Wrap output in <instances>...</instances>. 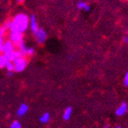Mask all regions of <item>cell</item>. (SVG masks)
<instances>
[{
    "instance_id": "cell-1",
    "label": "cell",
    "mask_w": 128,
    "mask_h": 128,
    "mask_svg": "<svg viewBox=\"0 0 128 128\" xmlns=\"http://www.w3.org/2000/svg\"><path fill=\"white\" fill-rule=\"evenodd\" d=\"M30 18L28 15L24 14H19L16 15L10 23V33H24L25 32L29 26Z\"/></svg>"
},
{
    "instance_id": "cell-2",
    "label": "cell",
    "mask_w": 128,
    "mask_h": 128,
    "mask_svg": "<svg viewBox=\"0 0 128 128\" xmlns=\"http://www.w3.org/2000/svg\"><path fill=\"white\" fill-rule=\"evenodd\" d=\"M14 51V44L10 40H8L4 42L2 53L6 56V57L9 61H12V56Z\"/></svg>"
},
{
    "instance_id": "cell-3",
    "label": "cell",
    "mask_w": 128,
    "mask_h": 128,
    "mask_svg": "<svg viewBox=\"0 0 128 128\" xmlns=\"http://www.w3.org/2000/svg\"><path fill=\"white\" fill-rule=\"evenodd\" d=\"M14 63V70L16 72H22L27 66L28 62L24 56L19 57L15 60L12 61Z\"/></svg>"
},
{
    "instance_id": "cell-4",
    "label": "cell",
    "mask_w": 128,
    "mask_h": 128,
    "mask_svg": "<svg viewBox=\"0 0 128 128\" xmlns=\"http://www.w3.org/2000/svg\"><path fill=\"white\" fill-rule=\"evenodd\" d=\"M36 38V41L38 44H43L46 40L47 39V33L46 31L42 29V28H38V30L34 34Z\"/></svg>"
},
{
    "instance_id": "cell-5",
    "label": "cell",
    "mask_w": 128,
    "mask_h": 128,
    "mask_svg": "<svg viewBox=\"0 0 128 128\" xmlns=\"http://www.w3.org/2000/svg\"><path fill=\"white\" fill-rule=\"evenodd\" d=\"M10 40L14 44V46H19V44H20L21 42H23V34L22 33H10Z\"/></svg>"
},
{
    "instance_id": "cell-6",
    "label": "cell",
    "mask_w": 128,
    "mask_h": 128,
    "mask_svg": "<svg viewBox=\"0 0 128 128\" xmlns=\"http://www.w3.org/2000/svg\"><path fill=\"white\" fill-rule=\"evenodd\" d=\"M30 30L31 31L33 32V34H34L35 32L38 30V22L36 20V17L34 14H32L30 16Z\"/></svg>"
},
{
    "instance_id": "cell-7",
    "label": "cell",
    "mask_w": 128,
    "mask_h": 128,
    "mask_svg": "<svg viewBox=\"0 0 128 128\" xmlns=\"http://www.w3.org/2000/svg\"><path fill=\"white\" fill-rule=\"evenodd\" d=\"M127 105L125 102H123L118 108L117 110H116V115L118 116H124V115L126 114V112H127Z\"/></svg>"
},
{
    "instance_id": "cell-8",
    "label": "cell",
    "mask_w": 128,
    "mask_h": 128,
    "mask_svg": "<svg viewBox=\"0 0 128 128\" xmlns=\"http://www.w3.org/2000/svg\"><path fill=\"white\" fill-rule=\"evenodd\" d=\"M28 106L25 103H22L20 106V107L18 108L16 114L18 116H23L28 112Z\"/></svg>"
},
{
    "instance_id": "cell-9",
    "label": "cell",
    "mask_w": 128,
    "mask_h": 128,
    "mask_svg": "<svg viewBox=\"0 0 128 128\" xmlns=\"http://www.w3.org/2000/svg\"><path fill=\"white\" fill-rule=\"evenodd\" d=\"M76 7L78 10H84L85 12H89L91 10V6L84 1H80L76 3Z\"/></svg>"
},
{
    "instance_id": "cell-10",
    "label": "cell",
    "mask_w": 128,
    "mask_h": 128,
    "mask_svg": "<svg viewBox=\"0 0 128 128\" xmlns=\"http://www.w3.org/2000/svg\"><path fill=\"white\" fill-rule=\"evenodd\" d=\"M6 31V30L3 26L2 28H0V52H2L3 46H4V42H5L3 40V34H5Z\"/></svg>"
},
{
    "instance_id": "cell-11",
    "label": "cell",
    "mask_w": 128,
    "mask_h": 128,
    "mask_svg": "<svg viewBox=\"0 0 128 128\" xmlns=\"http://www.w3.org/2000/svg\"><path fill=\"white\" fill-rule=\"evenodd\" d=\"M72 115V108L71 107H67L65 111L63 112L62 118L64 120H69L70 119V116Z\"/></svg>"
},
{
    "instance_id": "cell-12",
    "label": "cell",
    "mask_w": 128,
    "mask_h": 128,
    "mask_svg": "<svg viewBox=\"0 0 128 128\" xmlns=\"http://www.w3.org/2000/svg\"><path fill=\"white\" fill-rule=\"evenodd\" d=\"M18 47H19V48H20V52L23 54V56H28V48L26 46V44H25L24 41L20 42V44H19Z\"/></svg>"
},
{
    "instance_id": "cell-13",
    "label": "cell",
    "mask_w": 128,
    "mask_h": 128,
    "mask_svg": "<svg viewBox=\"0 0 128 128\" xmlns=\"http://www.w3.org/2000/svg\"><path fill=\"white\" fill-rule=\"evenodd\" d=\"M50 120V114L48 112H44L40 117V121L42 124H47Z\"/></svg>"
},
{
    "instance_id": "cell-14",
    "label": "cell",
    "mask_w": 128,
    "mask_h": 128,
    "mask_svg": "<svg viewBox=\"0 0 128 128\" xmlns=\"http://www.w3.org/2000/svg\"><path fill=\"white\" fill-rule=\"evenodd\" d=\"M8 61L9 60H7V58H6L4 54L0 55V68L6 67V63H7Z\"/></svg>"
},
{
    "instance_id": "cell-15",
    "label": "cell",
    "mask_w": 128,
    "mask_h": 128,
    "mask_svg": "<svg viewBox=\"0 0 128 128\" xmlns=\"http://www.w3.org/2000/svg\"><path fill=\"white\" fill-rule=\"evenodd\" d=\"M6 68L8 71H14V63L12 61H8L6 65Z\"/></svg>"
},
{
    "instance_id": "cell-16",
    "label": "cell",
    "mask_w": 128,
    "mask_h": 128,
    "mask_svg": "<svg viewBox=\"0 0 128 128\" xmlns=\"http://www.w3.org/2000/svg\"><path fill=\"white\" fill-rule=\"evenodd\" d=\"M10 128H21V124L18 121H14L10 126Z\"/></svg>"
},
{
    "instance_id": "cell-17",
    "label": "cell",
    "mask_w": 128,
    "mask_h": 128,
    "mask_svg": "<svg viewBox=\"0 0 128 128\" xmlns=\"http://www.w3.org/2000/svg\"><path fill=\"white\" fill-rule=\"evenodd\" d=\"M124 84L125 86H128V71L126 73L124 76Z\"/></svg>"
},
{
    "instance_id": "cell-18",
    "label": "cell",
    "mask_w": 128,
    "mask_h": 128,
    "mask_svg": "<svg viewBox=\"0 0 128 128\" xmlns=\"http://www.w3.org/2000/svg\"><path fill=\"white\" fill-rule=\"evenodd\" d=\"M34 53V48H28V56H32Z\"/></svg>"
},
{
    "instance_id": "cell-19",
    "label": "cell",
    "mask_w": 128,
    "mask_h": 128,
    "mask_svg": "<svg viewBox=\"0 0 128 128\" xmlns=\"http://www.w3.org/2000/svg\"><path fill=\"white\" fill-rule=\"evenodd\" d=\"M10 23H11V21H7L6 23H5V24L3 25V27L6 28V30H7V29H9L10 30Z\"/></svg>"
},
{
    "instance_id": "cell-20",
    "label": "cell",
    "mask_w": 128,
    "mask_h": 128,
    "mask_svg": "<svg viewBox=\"0 0 128 128\" xmlns=\"http://www.w3.org/2000/svg\"><path fill=\"white\" fill-rule=\"evenodd\" d=\"M123 42L126 44H128V35H126L124 38H123Z\"/></svg>"
},
{
    "instance_id": "cell-21",
    "label": "cell",
    "mask_w": 128,
    "mask_h": 128,
    "mask_svg": "<svg viewBox=\"0 0 128 128\" xmlns=\"http://www.w3.org/2000/svg\"><path fill=\"white\" fill-rule=\"evenodd\" d=\"M7 75H8L9 76H12V75H14V73H12V71H9V72L7 73Z\"/></svg>"
},
{
    "instance_id": "cell-22",
    "label": "cell",
    "mask_w": 128,
    "mask_h": 128,
    "mask_svg": "<svg viewBox=\"0 0 128 128\" xmlns=\"http://www.w3.org/2000/svg\"><path fill=\"white\" fill-rule=\"evenodd\" d=\"M16 1H17L18 2H22L24 1V0H16Z\"/></svg>"
},
{
    "instance_id": "cell-23",
    "label": "cell",
    "mask_w": 128,
    "mask_h": 128,
    "mask_svg": "<svg viewBox=\"0 0 128 128\" xmlns=\"http://www.w3.org/2000/svg\"><path fill=\"white\" fill-rule=\"evenodd\" d=\"M72 59V56H70L69 57H68V60H71Z\"/></svg>"
},
{
    "instance_id": "cell-24",
    "label": "cell",
    "mask_w": 128,
    "mask_h": 128,
    "mask_svg": "<svg viewBox=\"0 0 128 128\" xmlns=\"http://www.w3.org/2000/svg\"><path fill=\"white\" fill-rule=\"evenodd\" d=\"M108 126H110V125L107 124V125H106V126H105V128H108Z\"/></svg>"
},
{
    "instance_id": "cell-25",
    "label": "cell",
    "mask_w": 128,
    "mask_h": 128,
    "mask_svg": "<svg viewBox=\"0 0 128 128\" xmlns=\"http://www.w3.org/2000/svg\"><path fill=\"white\" fill-rule=\"evenodd\" d=\"M116 128H121V127H120V126H116Z\"/></svg>"
}]
</instances>
